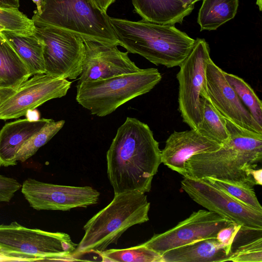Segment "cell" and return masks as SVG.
<instances>
[{"label":"cell","instance_id":"6da1fadb","mask_svg":"<svg viewBox=\"0 0 262 262\" xmlns=\"http://www.w3.org/2000/svg\"><path fill=\"white\" fill-rule=\"evenodd\" d=\"M106 163L114 194L149 192L162 162L159 143L148 125L127 117L107 151Z\"/></svg>","mask_w":262,"mask_h":262},{"label":"cell","instance_id":"5b68a950","mask_svg":"<svg viewBox=\"0 0 262 262\" xmlns=\"http://www.w3.org/2000/svg\"><path fill=\"white\" fill-rule=\"evenodd\" d=\"M156 68L77 83L76 100L92 115L104 117L132 99L150 92L161 80Z\"/></svg>","mask_w":262,"mask_h":262},{"label":"cell","instance_id":"277c9868","mask_svg":"<svg viewBox=\"0 0 262 262\" xmlns=\"http://www.w3.org/2000/svg\"><path fill=\"white\" fill-rule=\"evenodd\" d=\"M150 203L145 193L128 192L114 194L111 202L90 219L83 227L84 234L74 253L105 250L116 244L130 227L149 220Z\"/></svg>","mask_w":262,"mask_h":262},{"label":"cell","instance_id":"ac0fdd59","mask_svg":"<svg viewBox=\"0 0 262 262\" xmlns=\"http://www.w3.org/2000/svg\"><path fill=\"white\" fill-rule=\"evenodd\" d=\"M232 252L231 247L212 238L171 249L162 256L164 262H223Z\"/></svg>","mask_w":262,"mask_h":262},{"label":"cell","instance_id":"5bb4252c","mask_svg":"<svg viewBox=\"0 0 262 262\" xmlns=\"http://www.w3.org/2000/svg\"><path fill=\"white\" fill-rule=\"evenodd\" d=\"M81 37L84 55L77 83L107 79L141 70L130 60L127 51L122 52L118 49V44L88 37Z\"/></svg>","mask_w":262,"mask_h":262},{"label":"cell","instance_id":"4fadbf2b","mask_svg":"<svg viewBox=\"0 0 262 262\" xmlns=\"http://www.w3.org/2000/svg\"><path fill=\"white\" fill-rule=\"evenodd\" d=\"M21 191L30 206L37 210L67 211L98 203L100 193L90 186H71L44 183L28 178Z\"/></svg>","mask_w":262,"mask_h":262},{"label":"cell","instance_id":"f1b7e54d","mask_svg":"<svg viewBox=\"0 0 262 262\" xmlns=\"http://www.w3.org/2000/svg\"><path fill=\"white\" fill-rule=\"evenodd\" d=\"M233 262H262V238H256L239 246L228 257Z\"/></svg>","mask_w":262,"mask_h":262},{"label":"cell","instance_id":"8992f818","mask_svg":"<svg viewBox=\"0 0 262 262\" xmlns=\"http://www.w3.org/2000/svg\"><path fill=\"white\" fill-rule=\"evenodd\" d=\"M78 244L66 233L0 225V252L9 261L69 260Z\"/></svg>","mask_w":262,"mask_h":262},{"label":"cell","instance_id":"74e56055","mask_svg":"<svg viewBox=\"0 0 262 262\" xmlns=\"http://www.w3.org/2000/svg\"><path fill=\"white\" fill-rule=\"evenodd\" d=\"M256 4L258 6L259 11H261V0H256Z\"/></svg>","mask_w":262,"mask_h":262},{"label":"cell","instance_id":"484cf974","mask_svg":"<svg viewBox=\"0 0 262 262\" xmlns=\"http://www.w3.org/2000/svg\"><path fill=\"white\" fill-rule=\"evenodd\" d=\"M242 203L262 211V207L253 187L243 182L218 179L213 177L203 178Z\"/></svg>","mask_w":262,"mask_h":262},{"label":"cell","instance_id":"9c48e42d","mask_svg":"<svg viewBox=\"0 0 262 262\" xmlns=\"http://www.w3.org/2000/svg\"><path fill=\"white\" fill-rule=\"evenodd\" d=\"M210 59L208 43L204 39L198 38L180 65L176 76L179 82V110L183 121L191 129H195L201 120L200 99L206 96V71Z\"/></svg>","mask_w":262,"mask_h":262},{"label":"cell","instance_id":"8fae6325","mask_svg":"<svg viewBox=\"0 0 262 262\" xmlns=\"http://www.w3.org/2000/svg\"><path fill=\"white\" fill-rule=\"evenodd\" d=\"M181 186L195 203L241 225V230L261 231L262 211L242 203L206 180L184 177Z\"/></svg>","mask_w":262,"mask_h":262},{"label":"cell","instance_id":"83f0119b","mask_svg":"<svg viewBox=\"0 0 262 262\" xmlns=\"http://www.w3.org/2000/svg\"><path fill=\"white\" fill-rule=\"evenodd\" d=\"M0 24L7 31L22 35H30L36 32L34 21L18 9L0 8Z\"/></svg>","mask_w":262,"mask_h":262},{"label":"cell","instance_id":"3957f363","mask_svg":"<svg viewBox=\"0 0 262 262\" xmlns=\"http://www.w3.org/2000/svg\"><path fill=\"white\" fill-rule=\"evenodd\" d=\"M119 45L156 66H180L191 51L195 39L173 25L110 17Z\"/></svg>","mask_w":262,"mask_h":262},{"label":"cell","instance_id":"d6986e66","mask_svg":"<svg viewBox=\"0 0 262 262\" xmlns=\"http://www.w3.org/2000/svg\"><path fill=\"white\" fill-rule=\"evenodd\" d=\"M143 20L162 25L182 24L194 8H185L180 0H131Z\"/></svg>","mask_w":262,"mask_h":262},{"label":"cell","instance_id":"4dcf8cb0","mask_svg":"<svg viewBox=\"0 0 262 262\" xmlns=\"http://www.w3.org/2000/svg\"><path fill=\"white\" fill-rule=\"evenodd\" d=\"M240 230H241V226L232 222L218 232L216 239L221 243L232 247L234 238Z\"/></svg>","mask_w":262,"mask_h":262},{"label":"cell","instance_id":"603a6c76","mask_svg":"<svg viewBox=\"0 0 262 262\" xmlns=\"http://www.w3.org/2000/svg\"><path fill=\"white\" fill-rule=\"evenodd\" d=\"M201 120L197 128L208 138L223 145L229 138L225 118L206 97L200 99Z\"/></svg>","mask_w":262,"mask_h":262},{"label":"cell","instance_id":"4316f807","mask_svg":"<svg viewBox=\"0 0 262 262\" xmlns=\"http://www.w3.org/2000/svg\"><path fill=\"white\" fill-rule=\"evenodd\" d=\"M225 77L252 117L262 126V103L252 88L235 75L225 72Z\"/></svg>","mask_w":262,"mask_h":262},{"label":"cell","instance_id":"e575fe53","mask_svg":"<svg viewBox=\"0 0 262 262\" xmlns=\"http://www.w3.org/2000/svg\"><path fill=\"white\" fill-rule=\"evenodd\" d=\"M185 8H194V4L202 0H180Z\"/></svg>","mask_w":262,"mask_h":262},{"label":"cell","instance_id":"ba28073f","mask_svg":"<svg viewBox=\"0 0 262 262\" xmlns=\"http://www.w3.org/2000/svg\"><path fill=\"white\" fill-rule=\"evenodd\" d=\"M35 34L44 43L45 74L75 79L82 72L84 46L81 36L58 27L34 23Z\"/></svg>","mask_w":262,"mask_h":262},{"label":"cell","instance_id":"1f68e13d","mask_svg":"<svg viewBox=\"0 0 262 262\" xmlns=\"http://www.w3.org/2000/svg\"><path fill=\"white\" fill-rule=\"evenodd\" d=\"M20 0H0V8L5 9H18Z\"/></svg>","mask_w":262,"mask_h":262},{"label":"cell","instance_id":"ffe728a7","mask_svg":"<svg viewBox=\"0 0 262 262\" xmlns=\"http://www.w3.org/2000/svg\"><path fill=\"white\" fill-rule=\"evenodd\" d=\"M2 34L27 66L31 76L45 74L44 43L36 34L22 35L8 31Z\"/></svg>","mask_w":262,"mask_h":262},{"label":"cell","instance_id":"cb8c5ba5","mask_svg":"<svg viewBox=\"0 0 262 262\" xmlns=\"http://www.w3.org/2000/svg\"><path fill=\"white\" fill-rule=\"evenodd\" d=\"M95 253L104 262H164L161 255L143 244L125 249H106Z\"/></svg>","mask_w":262,"mask_h":262},{"label":"cell","instance_id":"2e32d148","mask_svg":"<svg viewBox=\"0 0 262 262\" xmlns=\"http://www.w3.org/2000/svg\"><path fill=\"white\" fill-rule=\"evenodd\" d=\"M222 145L203 135L197 128L174 132L161 150V162L183 175L186 162L192 156L219 149Z\"/></svg>","mask_w":262,"mask_h":262},{"label":"cell","instance_id":"e0dca14e","mask_svg":"<svg viewBox=\"0 0 262 262\" xmlns=\"http://www.w3.org/2000/svg\"><path fill=\"white\" fill-rule=\"evenodd\" d=\"M49 120L26 118L6 123L0 130V166L16 165L15 158L20 147Z\"/></svg>","mask_w":262,"mask_h":262},{"label":"cell","instance_id":"7a4b0ae2","mask_svg":"<svg viewBox=\"0 0 262 262\" xmlns=\"http://www.w3.org/2000/svg\"><path fill=\"white\" fill-rule=\"evenodd\" d=\"M225 119L228 139L216 150L191 156L185 164L183 176L194 179L213 177L254 187L250 171L262 159V134Z\"/></svg>","mask_w":262,"mask_h":262},{"label":"cell","instance_id":"52a82bcc","mask_svg":"<svg viewBox=\"0 0 262 262\" xmlns=\"http://www.w3.org/2000/svg\"><path fill=\"white\" fill-rule=\"evenodd\" d=\"M31 19L81 36L119 45L110 16L94 0H43L41 12L34 11Z\"/></svg>","mask_w":262,"mask_h":262},{"label":"cell","instance_id":"836d02e7","mask_svg":"<svg viewBox=\"0 0 262 262\" xmlns=\"http://www.w3.org/2000/svg\"><path fill=\"white\" fill-rule=\"evenodd\" d=\"M116 0H94L95 3L103 11L106 12L108 7L113 4Z\"/></svg>","mask_w":262,"mask_h":262},{"label":"cell","instance_id":"7c38bea8","mask_svg":"<svg viewBox=\"0 0 262 262\" xmlns=\"http://www.w3.org/2000/svg\"><path fill=\"white\" fill-rule=\"evenodd\" d=\"M232 222L214 212L200 209L173 228L155 234L143 244L162 255L169 250L199 240L216 238L221 229Z\"/></svg>","mask_w":262,"mask_h":262},{"label":"cell","instance_id":"9a60e30c","mask_svg":"<svg viewBox=\"0 0 262 262\" xmlns=\"http://www.w3.org/2000/svg\"><path fill=\"white\" fill-rule=\"evenodd\" d=\"M205 93L217 110L239 127L262 134V126L252 117L225 77V71L210 59L206 68Z\"/></svg>","mask_w":262,"mask_h":262},{"label":"cell","instance_id":"f35d334b","mask_svg":"<svg viewBox=\"0 0 262 262\" xmlns=\"http://www.w3.org/2000/svg\"><path fill=\"white\" fill-rule=\"evenodd\" d=\"M4 31H7V30L3 25L0 24V33H1Z\"/></svg>","mask_w":262,"mask_h":262},{"label":"cell","instance_id":"f546056e","mask_svg":"<svg viewBox=\"0 0 262 262\" xmlns=\"http://www.w3.org/2000/svg\"><path fill=\"white\" fill-rule=\"evenodd\" d=\"M21 187L16 179L0 174V202H9Z\"/></svg>","mask_w":262,"mask_h":262},{"label":"cell","instance_id":"30bf717a","mask_svg":"<svg viewBox=\"0 0 262 262\" xmlns=\"http://www.w3.org/2000/svg\"><path fill=\"white\" fill-rule=\"evenodd\" d=\"M71 83L45 73L34 75L16 86L0 88V119L18 118L50 100L64 96Z\"/></svg>","mask_w":262,"mask_h":262},{"label":"cell","instance_id":"d6a6232c","mask_svg":"<svg viewBox=\"0 0 262 262\" xmlns=\"http://www.w3.org/2000/svg\"><path fill=\"white\" fill-rule=\"evenodd\" d=\"M250 173L253 179L255 185H262V169H252L250 170Z\"/></svg>","mask_w":262,"mask_h":262},{"label":"cell","instance_id":"d4e9b609","mask_svg":"<svg viewBox=\"0 0 262 262\" xmlns=\"http://www.w3.org/2000/svg\"><path fill=\"white\" fill-rule=\"evenodd\" d=\"M64 123L63 120L55 121L50 119L39 130L23 144L16 155L15 161L23 162L33 156L57 133Z\"/></svg>","mask_w":262,"mask_h":262},{"label":"cell","instance_id":"d590c367","mask_svg":"<svg viewBox=\"0 0 262 262\" xmlns=\"http://www.w3.org/2000/svg\"><path fill=\"white\" fill-rule=\"evenodd\" d=\"M34 3L36 5L37 10L35 11L40 14L41 12L42 6V1L43 0H32Z\"/></svg>","mask_w":262,"mask_h":262},{"label":"cell","instance_id":"44dd1931","mask_svg":"<svg viewBox=\"0 0 262 262\" xmlns=\"http://www.w3.org/2000/svg\"><path fill=\"white\" fill-rule=\"evenodd\" d=\"M30 77L25 63L0 33V88L16 86Z\"/></svg>","mask_w":262,"mask_h":262},{"label":"cell","instance_id":"8d00e7d4","mask_svg":"<svg viewBox=\"0 0 262 262\" xmlns=\"http://www.w3.org/2000/svg\"><path fill=\"white\" fill-rule=\"evenodd\" d=\"M0 261H9V260L4 256L1 252H0Z\"/></svg>","mask_w":262,"mask_h":262},{"label":"cell","instance_id":"7402d4cb","mask_svg":"<svg viewBox=\"0 0 262 262\" xmlns=\"http://www.w3.org/2000/svg\"><path fill=\"white\" fill-rule=\"evenodd\" d=\"M197 23L200 31L215 30L233 19L236 14L239 0H202Z\"/></svg>","mask_w":262,"mask_h":262}]
</instances>
